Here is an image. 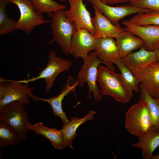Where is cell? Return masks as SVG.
Segmentation results:
<instances>
[{
	"instance_id": "21",
	"label": "cell",
	"mask_w": 159,
	"mask_h": 159,
	"mask_svg": "<svg viewBox=\"0 0 159 159\" xmlns=\"http://www.w3.org/2000/svg\"><path fill=\"white\" fill-rule=\"evenodd\" d=\"M121 60L126 65L137 66L155 62L157 59L154 51L148 50L143 47L121 59Z\"/></svg>"
},
{
	"instance_id": "19",
	"label": "cell",
	"mask_w": 159,
	"mask_h": 159,
	"mask_svg": "<svg viewBox=\"0 0 159 159\" xmlns=\"http://www.w3.org/2000/svg\"><path fill=\"white\" fill-rule=\"evenodd\" d=\"M96 113L94 110H91L82 118H79L77 117H72L69 123L63 125L60 130L64 138V148L68 147L71 149H73L72 142L77 135L76 132L77 128L82 124L88 120H92L94 115Z\"/></svg>"
},
{
	"instance_id": "29",
	"label": "cell",
	"mask_w": 159,
	"mask_h": 159,
	"mask_svg": "<svg viewBox=\"0 0 159 159\" xmlns=\"http://www.w3.org/2000/svg\"><path fill=\"white\" fill-rule=\"evenodd\" d=\"M102 3L111 5L129 2L131 0H99Z\"/></svg>"
},
{
	"instance_id": "23",
	"label": "cell",
	"mask_w": 159,
	"mask_h": 159,
	"mask_svg": "<svg viewBox=\"0 0 159 159\" xmlns=\"http://www.w3.org/2000/svg\"><path fill=\"white\" fill-rule=\"evenodd\" d=\"M139 88L140 100L147 103L153 121V127L159 130V99L152 96L141 83Z\"/></svg>"
},
{
	"instance_id": "9",
	"label": "cell",
	"mask_w": 159,
	"mask_h": 159,
	"mask_svg": "<svg viewBox=\"0 0 159 159\" xmlns=\"http://www.w3.org/2000/svg\"><path fill=\"white\" fill-rule=\"evenodd\" d=\"M125 65L149 93L157 98L159 87V61L137 66Z\"/></svg>"
},
{
	"instance_id": "5",
	"label": "cell",
	"mask_w": 159,
	"mask_h": 159,
	"mask_svg": "<svg viewBox=\"0 0 159 159\" xmlns=\"http://www.w3.org/2000/svg\"><path fill=\"white\" fill-rule=\"evenodd\" d=\"M34 90L33 87L29 86L28 83L0 77V107L15 101L21 102L28 105L30 103V98L35 102H38L39 97L34 95Z\"/></svg>"
},
{
	"instance_id": "7",
	"label": "cell",
	"mask_w": 159,
	"mask_h": 159,
	"mask_svg": "<svg viewBox=\"0 0 159 159\" xmlns=\"http://www.w3.org/2000/svg\"><path fill=\"white\" fill-rule=\"evenodd\" d=\"M48 57V60L46 67L38 76L27 80L18 81L20 82L28 83L44 79L45 83V91L47 92H49L57 77L63 71H69L72 62L71 60L57 56L55 51L51 48L49 52Z\"/></svg>"
},
{
	"instance_id": "12",
	"label": "cell",
	"mask_w": 159,
	"mask_h": 159,
	"mask_svg": "<svg viewBox=\"0 0 159 159\" xmlns=\"http://www.w3.org/2000/svg\"><path fill=\"white\" fill-rule=\"evenodd\" d=\"M114 38L110 37H102L96 39L94 52L97 57L110 69L115 71L113 66L121 58Z\"/></svg>"
},
{
	"instance_id": "4",
	"label": "cell",
	"mask_w": 159,
	"mask_h": 159,
	"mask_svg": "<svg viewBox=\"0 0 159 159\" xmlns=\"http://www.w3.org/2000/svg\"><path fill=\"white\" fill-rule=\"evenodd\" d=\"M83 59V63L77 77L76 86L83 87L87 83L88 87V98H91L92 93L95 101L98 102L102 100L103 95L96 82L97 71L99 66L104 63L97 57L94 51L90 53Z\"/></svg>"
},
{
	"instance_id": "8",
	"label": "cell",
	"mask_w": 159,
	"mask_h": 159,
	"mask_svg": "<svg viewBox=\"0 0 159 159\" xmlns=\"http://www.w3.org/2000/svg\"><path fill=\"white\" fill-rule=\"evenodd\" d=\"M11 3L19 8L20 17L16 21L17 30L23 31L29 34L37 26L49 22L44 19L42 14L38 13L31 0H11Z\"/></svg>"
},
{
	"instance_id": "32",
	"label": "cell",
	"mask_w": 159,
	"mask_h": 159,
	"mask_svg": "<svg viewBox=\"0 0 159 159\" xmlns=\"http://www.w3.org/2000/svg\"><path fill=\"white\" fill-rule=\"evenodd\" d=\"M157 98L159 99V87L157 93Z\"/></svg>"
},
{
	"instance_id": "30",
	"label": "cell",
	"mask_w": 159,
	"mask_h": 159,
	"mask_svg": "<svg viewBox=\"0 0 159 159\" xmlns=\"http://www.w3.org/2000/svg\"><path fill=\"white\" fill-rule=\"evenodd\" d=\"M152 51L155 52L157 61H159V41L156 42L153 46Z\"/></svg>"
},
{
	"instance_id": "17",
	"label": "cell",
	"mask_w": 159,
	"mask_h": 159,
	"mask_svg": "<svg viewBox=\"0 0 159 159\" xmlns=\"http://www.w3.org/2000/svg\"><path fill=\"white\" fill-rule=\"evenodd\" d=\"M116 39L119 54L122 59L135 50L145 47L144 43L140 38L127 31L124 30L122 31Z\"/></svg>"
},
{
	"instance_id": "18",
	"label": "cell",
	"mask_w": 159,
	"mask_h": 159,
	"mask_svg": "<svg viewBox=\"0 0 159 159\" xmlns=\"http://www.w3.org/2000/svg\"><path fill=\"white\" fill-rule=\"evenodd\" d=\"M131 146L141 150L143 158L152 159L154 151L159 146V130L153 127L146 135L139 138L138 142Z\"/></svg>"
},
{
	"instance_id": "14",
	"label": "cell",
	"mask_w": 159,
	"mask_h": 159,
	"mask_svg": "<svg viewBox=\"0 0 159 159\" xmlns=\"http://www.w3.org/2000/svg\"><path fill=\"white\" fill-rule=\"evenodd\" d=\"M125 26L124 30L129 31L140 38L144 43L145 48L152 51L154 44L159 41V25H139L129 20L122 22Z\"/></svg>"
},
{
	"instance_id": "2",
	"label": "cell",
	"mask_w": 159,
	"mask_h": 159,
	"mask_svg": "<svg viewBox=\"0 0 159 159\" xmlns=\"http://www.w3.org/2000/svg\"><path fill=\"white\" fill-rule=\"evenodd\" d=\"M125 125L129 132L138 138L143 136L152 129L154 122L145 101L140 100L129 108L125 115Z\"/></svg>"
},
{
	"instance_id": "31",
	"label": "cell",
	"mask_w": 159,
	"mask_h": 159,
	"mask_svg": "<svg viewBox=\"0 0 159 159\" xmlns=\"http://www.w3.org/2000/svg\"><path fill=\"white\" fill-rule=\"evenodd\" d=\"M152 159H159V154L153 155Z\"/></svg>"
},
{
	"instance_id": "6",
	"label": "cell",
	"mask_w": 159,
	"mask_h": 159,
	"mask_svg": "<svg viewBox=\"0 0 159 159\" xmlns=\"http://www.w3.org/2000/svg\"><path fill=\"white\" fill-rule=\"evenodd\" d=\"M24 105L21 102L15 101L0 107V120L11 126L23 141L26 139L28 126L31 124Z\"/></svg>"
},
{
	"instance_id": "22",
	"label": "cell",
	"mask_w": 159,
	"mask_h": 159,
	"mask_svg": "<svg viewBox=\"0 0 159 159\" xmlns=\"http://www.w3.org/2000/svg\"><path fill=\"white\" fill-rule=\"evenodd\" d=\"M21 140L20 136L11 126L0 120V148L17 145Z\"/></svg>"
},
{
	"instance_id": "20",
	"label": "cell",
	"mask_w": 159,
	"mask_h": 159,
	"mask_svg": "<svg viewBox=\"0 0 159 159\" xmlns=\"http://www.w3.org/2000/svg\"><path fill=\"white\" fill-rule=\"evenodd\" d=\"M28 127L29 130H33L36 134L43 136L49 140L54 148L60 150L64 149V138L61 130L49 128L41 122L31 124Z\"/></svg>"
},
{
	"instance_id": "13",
	"label": "cell",
	"mask_w": 159,
	"mask_h": 159,
	"mask_svg": "<svg viewBox=\"0 0 159 159\" xmlns=\"http://www.w3.org/2000/svg\"><path fill=\"white\" fill-rule=\"evenodd\" d=\"M96 39L93 35L87 30L83 29L77 30L72 38L70 54L76 59H84L90 51L95 50Z\"/></svg>"
},
{
	"instance_id": "25",
	"label": "cell",
	"mask_w": 159,
	"mask_h": 159,
	"mask_svg": "<svg viewBox=\"0 0 159 159\" xmlns=\"http://www.w3.org/2000/svg\"><path fill=\"white\" fill-rule=\"evenodd\" d=\"M11 0H0V35L2 36L14 32L16 29V21L9 18L6 13L7 4Z\"/></svg>"
},
{
	"instance_id": "28",
	"label": "cell",
	"mask_w": 159,
	"mask_h": 159,
	"mask_svg": "<svg viewBox=\"0 0 159 159\" xmlns=\"http://www.w3.org/2000/svg\"><path fill=\"white\" fill-rule=\"evenodd\" d=\"M129 2L133 6L159 11V0H131Z\"/></svg>"
},
{
	"instance_id": "15",
	"label": "cell",
	"mask_w": 159,
	"mask_h": 159,
	"mask_svg": "<svg viewBox=\"0 0 159 159\" xmlns=\"http://www.w3.org/2000/svg\"><path fill=\"white\" fill-rule=\"evenodd\" d=\"M76 87V80L71 75H69L62 87V91L57 96L49 98L39 97V100L47 102L50 104L53 115L60 117L63 125L69 123L70 121L68 119L63 110L62 101L65 96L67 95L71 92H72L75 96V89Z\"/></svg>"
},
{
	"instance_id": "16",
	"label": "cell",
	"mask_w": 159,
	"mask_h": 159,
	"mask_svg": "<svg viewBox=\"0 0 159 159\" xmlns=\"http://www.w3.org/2000/svg\"><path fill=\"white\" fill-rule=\"evenodd\" d=\"M95 10V16L92 18L91 21L95 32L93 35L96 39L102 37H110L116 39L119 34L124 30L119 25L113 24L95 6H92Z\"/></svg>"
},
{
	"instance_id": "3",
	"label": "cell",
	"mask_w": 159,
	"mask_h": 159,
	"mask_svg": "<svg viewBox=\"0 0 159 159\" xmlns=\"http://www.w3.org/2000/svg\"><path fill=\"white\" fill-rule=\"evenodd\" d=\"M48 16L51 18L50 24L53 37L51 42H56L61 47L62 53L66 55L70 54L72 38L77 30L75 24L68 20L63 9Z\"/></svg>"
},
{
	"instance_id": "1",
	"label": "cell",
	"mask_w": 159,
	"mask_h": 159,
	"mask_svg": "<svg viewBox=\"0 0 159 159\" xmlns=\"http://www.w3.org/2000/svg\"><path fill=\"white\" fill-rule=\"evenodd\" d=\"M97 81L103 95H108L122 104L130 101L133 92L123 84L120 74L117 73L106 67L100 65L97 69Z\"/></svg>"
},
{
	"instance_id": "26",
	"label": "cell",
	"mask_w": 159,
	"mask_h": 159,
	"mask_svg": "<svg viewBox=\"0 0 159 159\" xmlns=\"http://www.w3.org/2000/svg\"><path fill=\"white\" fill-rule=\"evenodd\" d=\"M36 11L39 13H47L48 15L57 11L66 8V5L59 4L53 0H31Z\"/></svg>"
},
{
	"instance_id": "10",
	"label": "cell",
	"mask_w": 159,
	"mask_h": 159,
	"mask_svg": "<svg viewBox=\"0 0 159 159\" xmlns=\"http://www.w3.org/2000/svg\"><path fill=\"white\" fill-rule=\"evenodd\" d=\"M95 6L115 25H119V21L126 16L135 14L146 13L151 10L145 9L131 5L112 6L104 4L99 0H84Z\"/></svg>"
},
{
	"instance_id": "27",
	"label": "cell",
	"mask_w": 159,
	"mask_h": 159,
	"mask_svg": "<svg viewBox=\"0 0 159 159\" xmlns=\"http://www.w3.org/2000/svg\"><path fill=\"white\" fill-rule=\"evenodd\" d=\"M129 20L139 25H159V11L151 10L146 13H138Z\"/></svg>"
},
{
	"instance_id": "24",
	"label": "cell",
	"mask_w": 159,
	"mask_h": 159,
	"mask_svg": "<svg viewBox=\"0 0 159 159\" xmlns=\"http://www.w3.org/2000/svg\"><path fill=\"white\" fill-rule=\"evenodd\" d=\"M120 72L122 81L129 91L138 93L139 91L140 82L121 59L115 64Z\"/></svg>"
},
{
	"instance_id": "33",
	"label": "cell",
	"mask_w": 159,
	"mask_h": 159,
	"mask_svg": "<svg viewBox=\"0 0 159 159\" xmlns=\"http://www.w3.org/2000/svg\"><path fill=\"white\" fill-rule=\"evenodd\" d=\"M61 2L66 3V2L65 0H59Z\"/></svg>"
},
{
	"instance_id": "11",
	"label": "cell",
	"mask_w": 159,
	"mask_h": 159,
	"mask_svg": "<svg viewBox=\"0 0 159 159\" xmlns=\"http://www.w3.org/2000/svg\"><path fill=\"white\" fill-rule=\"evenodd\" d=\"M69 9L65 11L67 19L74 23L77 30L85 29L94 35L95 29L92 24L90 14L82 0H67Z\"/></svg>"
}]
</instances>
